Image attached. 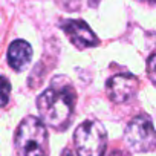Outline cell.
I'll return each mask as SVG.
<instances>
[{"label": "cell", "mask_w": 156, "mask_h": 156, "mask_svg": "<svg viewBox=\"0 0 156 156\" xmlns=\"http://www.w3.org/2000/svg\"><path fill=\"white\" fill-rule=\"evenodd\" d=\"M61 81L63 76L54 78L51 86L37 100V109L41 121L55 130H66L76 101V94L72 84L66 78L64 83Z\"/></svg>", "instance_id": "1"}, {"label": "cell", "mask_w": 156, "mask_h": 156, "mask_svg": "<svg viewBox=\"0 0 156 156\" xmlns=\"http://www.w3.org/2000/svg\"><path fill=\"white\" fill-rule=\"evenodd\" d=\"M19 156H48V130L41 119L35 116L25 118L14 139Z\"/></svg>", "instance_id": "2"}, {"label": "cell", "mask_w": 156, "mask_h": 156, "mask_svg": "<svg viewBox=\"0 0 156 156\" xmlns=\"http://www.w3.org/2000/svg\"><path fill=\"white\" fill-rule=\"evenodd\" d=\"M73 142L78 156H104L107 147L106 129L98 121H86L76 127Z\"/></svg>", "instance_id": "3"}, {"label": "cell", "mask_w": 156, "mask_h": 156, "mask_svg": "<svg viewBox=\"0 0 156 156\" xmlns=\"http://www.w3.org/2000/svg\"><path fill=\"white\" fill-rule=\"evenodd\" d=\"M124 141L132 151L148 153L156 150V130L147 115L135 116L126 127Z\"/></svg>", "instance_id": "4"}, {"label": "cell", "mask_w": 156, "mask_h": 156, "mask_svg": "<svg viewBox=\"0 0 156 156\" xmlns=\"http://www.w3.org/2000/svg\"><path fill=\"white\" fill-rule=\"evenodd\" d=\"M61 29L70 40V43L78 49L94 48L98 44L97 35L92 32V29L87 26L83 20H66L61 23Z\"/></svg>", "instance_id": "5"}, {"label": "cell", "mask_w": 156, "mask_h": 156, "mask_svg": "<svg viewBox=\"0 0 156 156\" xmlns=\"http://www.w3.org/2000/svg\"><path fill=\"white\" fill-rule=\"evenodd\" d=\"M106 89H107L109 98L113 103L121 104V103H126V101H129L130 98H133L136 95V92H138V80L133 75L119 73V75L112 76L110 80L107 81Z\"/></svg>", "instance_id": "6"}, {"label": "cell", "mask_w": 156, "mask_h": 156, "mask_svg": "<svg viewBox=\"0 0 156 156\" xmlns=\"http://www.w3.org/2000/svg\"><path fill=\"white\" fill-rule=\"evenodd\" d=\"M32 58V48L28 41L25 40H16L9 44V49H8V63L9 66L20 72L23 70L29 61Z\"/></svg>", "instance_id": "7"}, {"label": "cell", "mask_w": 156, "mask_h": 156, "mask_svg": "<svg viewBox=\"0 0 156 156\" xmlns=\"http://www.w3.org/2000/svg\"><path fill=\"white\" fill-rule=\"evenodd\" d=\"M9 94H11V84L5 76L0 75V107H5L9 101Z\"/></svg>", "instance_id": "8"}, {"label": "cell", "mask_w": 156, "mask_h": 156, "mask_svg": "<svg viewBox=\"0 0 156 156\" xmlns=\"http://www.w3.org/2000/svg\"><path fill=\"white\" fill-rule=\"evenodd\" d=\"M147 72H148L150 81L156 86V54H153L148 58V61H147Z\"/></svg>", "instance_id": "9"}, {"label": "cell", "mask_w": 156, "mask_h": 156, "mask_svg": "<svg viewBox=\"0 0 156 156\" xmlns=\"http://www.w3.org/2000/svg\"><path fill=\"white\" fill-rule=\"evenodd\" d=\"M61 156H73V154H72V151H70L69 148H64L63 153H61Z\"/></svg>", "instance_id": "10"}, {"label": "cell", "mask_w": 156, "mask_h": 156, "mask_svg": "<svg viewBox=\"0 0 156 156\" xmlns=\"http://www.w3.org/2000/svg\"><path fill=\"white\" fill-rule=\"evenodd\" d=\"M138 2H142V3H148V5H156V0H138Z\"/></svg>", "instance_id": "11"}, {"label": "cell", "mask_w": 156, "mask_h": 156, "mask_svg": "<svg viewBox=\"0 0 156 156\" xmlns=\"http://www.w3.org/2000/svg\"><path fill=\"white\" fill-rule=\"evenodd\" d=\"M110 156H129V154H126V153H122V151H113Z\"/></svg>", "instance_id": "12"}, {"label": "cell", "mask_w": 156, "mask_h": 156, "mask_svg": "<svg viewBox=\"0 0 156 156\" xmlns=\"http://www.w3.org/2000/svg\"><path fill=\"white\" fill-rule=\"evenodd\" d=\"M90 2H92V5H94V3H97V2H98V0H90Z\"/></svg>", "instance_id": "13"}]
</instances>
